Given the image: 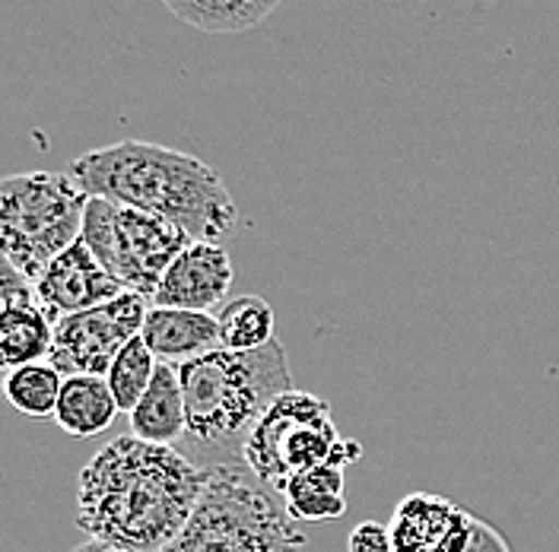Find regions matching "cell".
<instances>
[{
    "label": "cell",
    "mask_w": 559,
    "mask_h": 552,
    "mask_svg": "<svg viewBox=\"0 0 559 552\" xmlns=\"http://www.w3.org/2000/svg\"><path fill=\"white\" fill-rule=\"evenodd\" d=\"M207 473L173 445L121 435L80 470L76 527L118 550L163 552L194 515Z\"/></svg>",
    "instance_id": "1"
},
{
    "label": "cell",
    "mask_w": 559,
    "mask_h": 552,
    "mask_svg": "<svg viewBox=\"0 0 559 552\" xmlns=\"http://www.w3.org/2000/svg\"><path fill=\"white\" fill-rule=\"evenodd\" d=\"M68 172L86 197L163 216L191 242H216L239 219L236 201L213 166L159 143L121 140L99 146L76 156Z\"/></svg>",
    "instance_id": "2"
},
{
    "label": "cell",
    "mask_w": 559,
    "mask_h": 552,
    "mask_svg": "<svg viewBox=\"0 0 559 552\" xmlns=\"http://www.w3.org/2000/svg\"><path fill=\"white\" fill-rule=\"evenodd\" d=\"M185 394V435L213 467L242 460L245 442L267 407L293 387L289 359L280 340L251 349H210L178 365Z\"/></svg>",
    "instance_id": "3"
},
{
    "label": "cell",
    "mask_w": 559,
    "mask_h": 552,
    "mask_svg": "<svg viewBox=\"0 0 559 552\" xmlns=\"http://www.w3.org/2000/svg\"><path fill=\"white\" fill-rule=\"evenodd\" d=\"M163 552H306L296 518L242 467H210L194 515Z\"/></svg>",
    "instance_id": "4"
},
{
    "label": "cell",
    "mask_w": 559,
    "mask_h": 552,
    "mask_svg": "<svg viewBox=\"0 0 559 552\" xmlns=\"http://www.w3.org/2000/svg\"><path fill=\"white\" fill-rule=\"evenodd\" d=\"M86 191L70 172L0 178V254L29 279L80 239Z\"/></svg>",
    "instance_id": "5"
},
{
    "label": "cell",
    "mask_w": 559,
    "mask_h": 552,
    "mask_svg": "<svg viewBox=\"0 0 559 552\" xmlns=\"http://www.w3.org/2000/svg\"><path fill=\"white\" fill-rule=\"evenodd\" d=\"M359 457L362 445L337 432L331 404L309 391H286L277 397L251 429L242 451L248 473L274 485V492L299 470L321 464H337L347 470Z\"/></svg>",
    "instance_id": "6"
},
{
    "label": "cell",
    "mask_w": 559,
    "mask_h": 552,
    "mask_svg": "<svg viewBox=\"0 0 559 552\" xmlns=\"http://www.w3.org/2000/svg\"><path fill=\"white\" fill-rule=\"evenodd\" d=\"M80 242L93 251L105 274L124 286V292H138L153 302L159 279L191 244V236L163 216L90 197Z\"/></svg>",
    "instance_id": "7"
},
{
    "label": "cell",
    "mask_w": 559,
    "mask_h": 552,
    "mask_svg": "<svg viewBox=\"0 0 559 552\" xmlns=\"http://www.w3.org/2000/svg\"><path fill=\"white\" fill-rule=\"evenodd\" d=\"M150 311V299L138 292H121L118 299L76 311L55 321V346L48 362L70 379V375H99L105 379L115 356L140 337L143 321Z\"/></svg>",
    "instance_id": "8"
},
{
    "label": "cell",
    "mask_w": 559,
    "mask_h": 552,
    "mask_svg": "<svg viewBox=\"0 0 559 552\" xmlns=\"http://www.w3.org/2000/svg\"><path fill=\"white\" fill-rule=\"evenodd\" d=\"M236 267L219 242H191L153 292V305L185 311H219L229 302Z\"/></svg>",
    "instance_id": "9"
},
{
    "label": "cell",
    "mask_w": 559,
    "mask_h": 552,
    "mask_svg": "<svg viewBox=\"0 0 559 552\" xmlns=\"http://www.w3.org/2000/svg\"><path fill=\"white\" fill-rule=\"evenodd\" d=\"M121 292L124 286L111 274H105L103 264L80 239L68 251H61L35 279V302L51 314V321L105 305Z\"/></svg>",
    "instance_id": "10"
},
{
    "label": "cell",
    "mask_w": 559,
    "mask_h": 552,
    "mask_svg": "<svg viewBox=\"0 0 559 552\" xmlns=\"http://www.w3.org/2000/svg\"><path fill=\"white\" fill-rule=\"evenodd\" d=\"M140 340L150 346V352L159 362L181 365L210 349H219V324H216V314H207V311L150 305Z\"/></svg>",
    "instance_id": "11"
},
{
    "label": "cell",
    "mask_w": 559,
    "mask_h": 552,
    "mask_svg": "<svg viewBox=\"0 0 559 552\" xmlns=\"http://www.w3.org/2000/svg\"><path fill=\"white\" fill-rule=\"evenodd\" d=\"M461 505L436 492H411L397 502L388 520L394 552H436L449 537L454 520L461 518Z\"/></svg>",
    "instance_id": "12"
},
{
    "label": "cell",
    "mask_w": 559,
    "mask_h": 552,
    "mask_svg": "<svg viewBox=\"0 0 559 552\" xmlns=\"http://www.w3.org/2000/svg\"><path fill=\"white\" fill-rule=\"evenodd\" d=\"M131 419V435L150 445H175L185 435V394L178 365L159 362Z\"/></svg>",
    "instance_id": "13"
},
{
    "label": "cell",
    "mask_w": 559,
    "mask_h": 552,
    "mask_svg": "<svg viewBox=\"0 0 559 552\" xmlns=\"http://www.w3.org/2000/svg\"><path fill=\"white\" fill-rule=\"evenodd\" d=\"M344 489H347L344 467L321 464V467H309V470L293 473L277 492L283 499V508L296 520L328 524V520H341L347 515Z\"/></svg>",
    "instance_id": "14"
},
{
    "label": "cell",
    "mask_w": 559,
    "mask_h": 552,
    "mask_svg": "<svg viewBox=\"0 0 559 552\" xmlns=\"http://www.w3.org/2000/svg\"><path fill=\"white\" fill-rule=\"evenodd\" d=\"M55 346V321L38 302L0 311V372L48 362Z\"/></svg>",
    "instance_id": "15"
},
{
    "label": "cell",
    "mask_w": 559,
    "mask_h": 552,
    "mask_svg": "<svg viewBox=\"0 0 559 552\" xmlns=\"http://www.w3.org/2000/svg\"><path fill=\"white\" fill-rule=\"evenodd\" d=\"M118 413L121 410L108 391V381L99 375H70L64 379L58 397L55 422L73 439H96L115 422Z\"/></svg>",
    "instance_id": "16"
},
{
    "label": "cell",
    "mask_w": 559,
    "mask_h": 552,
    "mask_svg": "<svg viewBox=\"0 0 559 552\" xmlns=\"http://www.w3.org/2000/svg\"><path fill=\"white\" fill-rule=\"evenodd\" d=\"M175 20L207 35H239L261 26L280 0H163Z\"/></svg>",
    "instance_id": "17"
},
{
    "label": "cell",
    "mask_w": 559,
    "mask_h": 552,
    "mask_svg": "<svg viewBox=\"0 0 559 552\" xmlns=\"http://www.w3.org/2000/svg\"><path fill=\"white\" fill-rule=\"evenodd\" d=\"M219 324V346L233 352H251L261 346L274 344L277 317L267 299L261 296H236L216 311Z\"/></svg>",
    "instance_id": "18"
},
{
    "label": "cell",
    "mask_w": 559,
    "mask_h": 552,
    "mask_svg": "<svg viewBox=\"0 0 559 552\" xmlns=\"http://www.w3.org/2000/svg\"><path fill=\"white\" fill-rule=\"evenodd\" d=\"M61 387H64V375L51 362H35V365L16 369V372H7L3 397L26 419H55Z\"/></svg>",
    "instance_id": "19"
},
{
    "label": "cell",
    "mask_w": 559,
    "mask_h": 552,
    "mask_svg": "<svg viewBox=\"0 0 559 552\" xmlns=\"http://www.w3.org/2000/svg\"><path fill=\"white\" fill-rule=\"evenodd\" d=\"M156 365H159V359L150 352V346L143 344L140 337H134L131 344L115 356L105 381H108V391H111V397H115L121 413H134L140 397L146 394L150 381L156 375Z\"/></svg>",
    "instance_id": "20"
},
{
    "label": "cell",
    "mask_w": 559,
    "mask_h": 552,
    "mask_svg": "<svg viewBox=\"0 0 559 552\" xmlns=\"http://www.w3.org/2000/svg\"><path fill=\"white\" fill-rule=\"evenodd\" d=\"M35 302V283L0 254V311Z\"/></svg>",
    "instance_id": "21"
},
{
    "label": "cell",
    "mask_w": 559,
    "mask_h": 552,
    "mask_svg": "<svg viewBox=\"0 0 559 552\" xmlns=\"http://www.w3.org/2000/svg\"><path fill=\"white\" fill-rule=\"evenodd\" d=\"M347 552H394L388 524H382V520H359L349 530Z\"/></svg>",
    "instance_id": "22"
},
{
    "label": "cell",
    "mask_w": 559,
    "mask_h": 552,
    "mask_svg": "<svg viewBox=\"0 0 559 552\" xmlns=\"http://www.w3.org/2000/svg\"><path fill=\"white\" fill-rule=\"evenodd\" d=\"M467 552H512V547H509V540H506V537H502V533H499L492 524L477 518V527H474V540H471Z\"/></svg>",
    "instance_id": "23"
},
{
    "label": "cell",
    "mask_w": 559,
    "mask_h": 552,
    "mask_svg": "<svg viewBox=\"0 0 559 552\" xmlns=\"http://www.w3.org/2000/svg\"><path fill=\"white\" fill-rule=\"evenodd\" d=\"M70 552H131V550H118V547H108V543H99V540H90V543H76Z\"/></svg>",
    "instance_id": "24"
}]
</instances>
